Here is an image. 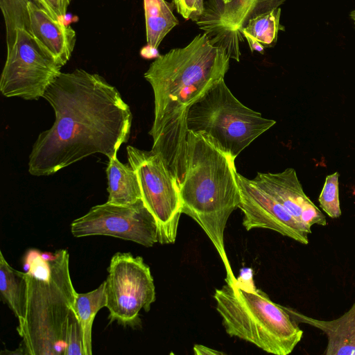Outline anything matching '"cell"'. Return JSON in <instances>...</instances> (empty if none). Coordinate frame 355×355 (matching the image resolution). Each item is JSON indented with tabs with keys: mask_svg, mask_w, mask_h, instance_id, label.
Instances as JSON below:
<instances>
[{
	"mask_svg": "<svg viewBox=\"0 0 355 355\" xmlns=\"http://www.w3.org/2000/svg\"><path fill=\"white\" fill-rule=\"evenodd\" d=\"M55 121L42 132L29 155L28 172L47 176L89 155L116 156L129 139L132 115L118 89L82 69L63 73L44 94Z\"/></svg>",
	"mask_w": 355,
	"mask_h": 355,
	"instance_id": "obj_1",
	"label": "cell"
},
{
	"mask_svg": "<svg viewBox=\"0 0 355 355\" xmlns=\"http://www.w3.org/2000/svg\"><path fill=\"white\" fill-rule=\"evenodd\" d=\"M226 50L200 33L187 46L160 55L144 73L154 94V121L149 134L176 179L183 182L187 166V113L191 106L230 68Z\"/></svg>",
	"mask_w": 355,
	"mask_h": 355,
	"instance_id": "obj_2",
	"label": "cell"
},
{
	"mask_svg": "<svg viewBox=\"0 0 355 355\" xmlns=\"http://www.w3.org/2000/svg\"><path fill=\"white\" fill-rule=\"evenodd\" d=\"M186 173L180 186L182 214L202 229L219 254L225 282H236L227 257L224 231L229 217L239 208L241 196L235 159L207 137L188 131Z\"/></svg>",
	"mask_w": 355,
	"mask_h": 355,
	"instance_id": "obj_3",
	"label": "cell"
},
{
	"mask_svg": "<svg viewBox=\"0 0 355 355\" xmlns=\"http://www.w3.org/2000/svg\"><path fill=\"white\" fill-rule=\"evenodd\" d=\"M27 282L24 322L17 327L25 354L64 355L69 315L78 293L69 272L67 250H28L24 259Z\"/></svg>",
	"mask_w": 355,
	"mask_h": 355,
	"instance_id": "obj_4",
	"label": "cell"
},
{
	"mask_svg": "<svg viewBox=\"0 0 355 355\" xmlns=\"http://www.w3.org/2000/svg\"><path fill=\"white\" fill-rule=\"evenodd\" d=\"M216 310L226 333L275 355L291 354L303 331L285 306L262 291L237 282L215 290Z\"/></svg>",
	"mask_w": 355,
	"mask_h": 355,
	"instance_id": "obj_5",
	"label": "cell"
},
{
	"mask_svg": "<svg viewBox=\"0 0 355 355\" xmlns=\"http://www.w3.org/2000/svg\"><path fill=\"white\" fill-rule=\"evenodd\" d=\"M276 123L240 102L222 78L189 108L188 131L200 133L233 159Z\"/></svg>",
	"mask_w": 355,
	"mask_h": 355,
	"instance_id": "obj_6",
	"label": "cell"
},
{
	"mask_svg": "<svg viewBox=\"0 0 355 355\" xmlns=\"http://www.w3.org/2000/svg\"><path fill=\"white\" fill-rule=\"evenodd\" d=\"M129 164L136 172L141 200L155 217L161 244L175 241L182 201L179 184L162 157L151 150L126 148Z\"/></svg>",
	"mask_w": 355,
	"mask_h": 355,
	"instance_id": "obj_7",
	"label": "cell"
},
{
	"mask_svg": "<svg viewBox=\"0 0 355 355\" xmlns=\"http://www.w3.org/2000/svg\"><path fill=\"white\" fill-rule=\"evenodd\" d=\"M107 272L105 282L110 322L132 328L139 326L140 311H149L156 298L149 266L141 257L116 252Z\"/></svg>",
	"mask_w": 355,
	"mask_h": 355,
	"instance_id": "obj_8",
	"label": "cell"
},
{
	"mask_svg": "<svg viewBox=\"0 0 355 355\" xmlns=\"http://www.w3.org/2000/svg\"><path fill=\"white\" fill-rule=\"evenodd\" d=\"M61 68L41 49L29 31L19 29L13 44L7 49L0 91L6 97L38 100L61 73Z\"/></svg>",
	"mask_w": 355,
	"mask_h": 355,
	"instance_id": "obj_9",
	"label": "cell"
},
{
	"mask_svg": "<svg viewBox=\"0 0 355 355\" xmlns=\"http://www.w3.org/2000/svg\"><path fill=\"white\" fill-rule=\"evenodd\" d=\"M71 232L77 238L103 235L130 241L145 247L159 243L158 226L142 200L130 205L106 202L92 207L71 223Z\"/></svg>",
	"mask_w": 355,
	"mask_h": 355,
	"instance_id": "obj_10",
	"label": "cell"
},
{
	"mask_svg": "<svg viewBox=\"0 0 355 355\" xmlns=\"http://www.w3.org/2000/svg\"><path fill=\"white\" fill-rule=\"evenodd\" d=\"M196 22L211 42L226 50L230 58L240 61L241 30L250 19L280 7L286 0H230L227 3L210 0Z\"/></svg>",
	"mask_w": 355,
	"mask_h": 355,
	"instance_id": "obj_11",
	"label": "cell"
},
{
	"mask_svg": "<svg viewBox=\"0 0 355 355\" xmlns=\"http://www.w3.org/2000/svg\"><path fill=\"white\" fill-rule=\"evenodd\" d=\"M241 200L239 208L243 213V225L249 231L268 229L302 244L309 243L311 227L296 220L272 196L259 187L252 180L236 173Z\"/></svg>",
	"mask_w": 355,
	"mask_h": 355,
	"instance_id": "obj_12",
	"label": "cell"
},
{
	"mask_svg": "<svg viewBox=\"0 0 355 355\" xmlns=\"http://www.w3.org/2000/svg\"><path fill=\"white\" fill-rule=\"evenodd\" d=\"M252 181L301 223L309 227L327 225L325 216L305 194L294 168L279 173L258 172Z\"/></svg>",
	"mask_w": 355,
	"mask_h": 355,
	"instance_id": "obj_13",
	"label": "cell"
},
{
	"mask_svg": "<svg viewBox=\"0 0 355 355\" xmlns=\"http://www.w3.org/2000/svg\"><path fill=\"white\" fill-rule=\"evenodd\" d=\"M28 31L41 49L61 67L71 58L76 33L69 25L53 18L35 1L28 3Z\"/></svg>",
	"mask_w": 355,
	"mask_h": 355,
	"instance_id": "obj_14",
	"label": "cell"
},
{
	"mask_svg": "<svg viewBox=\"0 0 355 355\" xmlns=\"http://www.w3.org/2000/svg\"><path fill=\"white\" fill-rule=\"evenodd\" d=\"M285 308L297 322L312 326L326 335L324 355H355V301L347 311L331 320L316 319Z\"/></svg>",
	"mask_w": 355,
	"mask_h": 355,
	"instance_id": "obj_15",
	"label": "cell"
},
{
	"mask_svg": "<svg viewBox=\"0 0 355 355\" xmlns=\"http://www.w3.org/2000/svg\"><path fill=\"white\" fill-rule=\"evenodd\" d=\"M106 173L109 193L107 202L130 205L141 200L138 178L130 164L121 163L116 156L109 159Z\"/></svg>",
	"mask_w": 355,
	"mask_h": 355,
	"instance_id": "obj_16",
	"label": "cell"
},
{
	"mask_svg": "<svg viewBox=\"0 0 355 355\" xmlns=\"http://www.w3.org/2000/svg\"><path fill=\"white\" fill-rule=\"evenodd\" d=\"M0 295L18 320L24 322L27 302V282L25 272L16 270L7 262L0 251Z\"/></svg>",
	"mask_w": 355,
	"mask_h": 355,
	"instance_id": "obj_17",
	"label": "cell"
},
{
	"mask_svg": "<svg viewBox=\"0 0 355 355\" xmlns=\"http://www.w3.org/2000/svg\"><path fill=\"white\" fill-rule=\"evenodd\" d=\"M173 6L166 0H144L148 45L158 49L166 35L179 24Z\"/></svg>",
	"mask_w": 355,
	"mask_h": 355,
	"instance_id": "obj_18",
	"label": "cell"
},
{
	"mask_svg": "<svg viewBox=\"0 0 355 355\" xmlns=\"http://www.w3.org/2000/svg\"><path fill=\"white\" fill-rule=\"evenodd\" d=\"M105 282L85 293H78L75 309L83 331L85 355L92 354V329L94 320L100 309L106 307Z\"/></svg>",
	"mask_w": 355,
	"mask_h": 355,
	"instance_id": "obj_19",
	"label": "cell"
},
{
	"mask_svg": "<svg viewBox=\"0 0 355 355\" xmlns=\"http://www.w3.org/2000/svg\"><path fill=\"white\" fill-rule=\"evenodd\" d=\"M281 8H275L251 19L241 30L243 37H249L259 42L264 48L275 46L279 31L285 28L280 24Z\"/></svg>",
	"mask_w": 355,
	"mask_h": 355,
	"instance_id": "obj_20",
	"label": "cell"
},
{
	"mask_svg": "<svg viewBox=\"0 0 355 355\" xmlns=\"http://www.w3.org/2000/svg\"><path fill=\"white\" fill-rule=\"evenodd\" d=\"M30 1L34 0H0L6 27L7 49L13 44L18 30L26 29L28 31V3Z\"/></svg>",
	"mask_w": 355,
	"mask_h": 355,
	"instance_id": "obj_21",
	"label": "cell"
},
{
	"mask_svg": "<svg viewBox=\"0 0 355 355\" xmlns=\"http://www.w3.org/2000/svg\"><path fill=\"white\" fill-rule=\"evenodd\" d=\"M338 178V172L327 175L318 198L320 207L331 218L341 216Z\"/></svg>",
	"mask_w": 355,
	"mask_h": 355,
	"instance_id": "obj_22",
	"label": "cell"
},
{
	"mask_svg": "<svg viewBox=\"0 0 355 355\" xmlns=\"http://www.w3.org/2000/svg\"><path fill=\"white\" fill-rule=\"evenodd\" d=\"M64 355H85L82 327L75 307L69 315Z\"/></svg>",
	"mask_w": 355,
	"mask_h": 355,
	"instance_id": "obj_23",
	"label": "cell"
},
{
	"mask_svg": "<svg viewBox=\"0 0 355 355\" xmlns=\"http://www.w3.org/2000/svg\"><path fill=\"white\" fill-rule=\"evenodd\" d=\"M178 14L185 20L197 22L205 10V0H172Z\"/></svg>",
	"mask_w": 355,
	"mask_h": 355,
	"instance_id": "obj_24",
	"label": "cell"
},
{
	"mask_svg": "<svg viewBox=\"0 0 355 355\" xmlns=\"http://www.w3.org/2000/svg\"><path fill=\"white\" fill-rule=\"evenodd\" d=\"M53 18L60 20L67 12L72 0H34Z\"/></svg>",
	"mask_w": 355,
	"mask_h": 355,
	"instance_id": "obj_25",
	"label": "cell"
},
{
	"mask_svg": "<svg viewBox=\"0 0 355 355\" xmlns=\"http://www.w3.org/2000/svg\"><path fill=\"white\" fill-rule=\"evenodd\" d=\"M193 352L196 355H216L224 354L223 352L213 349L202 345L196 344L193 346Z\"/></svg>",
	"mask_w": 355,
	"mask_h": 355,
	"instance_id": "obj_26",
	"label": "cell"
},
{
	"mask_svg": "<svg viewBox=\"0 0 355 355\" xmlns=\"http://www.w3.org/2000/svg\"><path fill=\"white\" fill-rule=\"evenodd\" d=\"M142 57L148 59L157 58L160 54L159 53L158 49H155L147 44V46L141 51Z\"/></svg>",
	"mask_w": 355,
	"mask_h": 355,
	"instance_id": "obj_27",
	"label": "cell"
},
{
	"mask_svg": "<svg viewBox=\"0 0 355 355\" xmlns=\"http://www.w3.org/2000/svg\"><path fill=\"white\" fill-rule=\"evenodd\" d=\"M244 38L246 39L252 53L257 51L261 54L264 53L265 48L259 42L249 37Z\"/></svg>",
	"mask_w": 355,
	"mask_h": 355,
	"instance_id": "obj_28",
	"label": "cell"
},
{
	"mask_svg": "<svg viewBox=\"0 0 355 355\" xmlns=\"http://www.w3.org/2000/svg\"><path fill=\"white\" fill-rule=\"evenodd\" d=\"M349 16H350L351 19H352L354 24L355 26V10H352L350 12Z\"/></svg>",
	"mask_w": 355,
	"mask_h": 355,
	"instance_id": "obj_29",
	"label": "cell"
},
{
	"mask_svg": "<svg viewBox=\"0 0 355 355\" xmlns=\"http://www.w3.org/2000/svg\"><path fill=\"white\" fill-rule=\"evenodd\" d=\"M223 3H227L230 1V0H218Z\"/></svg>",
	"mask_w": 355,
	"mask_h": 355,
	"instance_id": "obj_30",
	"label": "cell"
},
{
	"mask_svg": "<svg viewBox=\"0 0 355 355\" xmlns=\"http://www.w3.org/2000/svg\"><path fill=\"white\" fill-rule=\"evenodd\" d=\"M353 194L355 195V191H354Z\"/></svg>",
	"mask_w": 355,
	"mask_h": 355,
	"instance_id": "obj_31",
	"label": "cell"
}]
</instances>
